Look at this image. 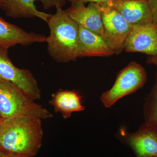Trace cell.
Segmentation results:
<instances>
[{
	"mask_svg": "<svg viewBox=\"0 0 157 157\" xmlns=\"http://www.w3.org/2000/svg\"><path fill=\"white\" fill-rule=\"evenodd\" d=\"M42 119L32 116H15L0 122V149L18 157H34L42 146Z\"/></svg>",
	"mask_w": 157,
	"mask_h": 157,
	"instance_id": "6da1fadb",
	"label": "cell"
},
{
	"mask_svg": "<svg viewBox=\"0 0 157 157\" xmlns=\"http://www.w3.org/2000/svg\"><path fill=\"white\" fill-rule=\"evenodd\" d=\"M56 9L47 22L50 30L46 40L48 54L57 63L74 61L79 58V26L66 10Z\"/></svg>",
	"mask_w": 157,
	"mask_h": 157,
	"instance_id": "7a4b0ae2",
	"label": "cell"
},
{
	"mask_svg": "<svg viewBox=\"0 0 157 157\" xmlns=\"http://www.w3.org/2000/svg\"><path fill=\"white\" fill-rule=\"evenodd\" d=\"M0 115L3 119L24 116L42 120L53 116L17 86L4 80H0Z\"/></svg>",
	"mask_w": 157,
	"mask_h": 157,
	"instance_id": "3957f363",
	"label": "cell"
},
{
	"mask_svg": "<svg viewBox=\"0 0 157 157\" xmlns=\"http://www.w3.org/2000/svg\"><path fill=\"white\" fill-rule=\"evenodd\" d=\"M147 81L144 68L136 62H131L119 72L114 84L102 94L100 100L104 107L110 108L121 98L143 87Z\"/></svg>",
	"mask_w": 157,
	"mask_h": 157,
	"instance_id": "277c9868",
	"label": "cell"
},
{
	"mask_svg": "<svg viewBox=\"0 0 157 157\" xmlns=\"http://www.w3.org/2000/svg\"><path fill=\"white\" fill-rule=\"evenodd\" d=\"M104 27V39L115 54L124 50V46L132 25L120 13L108 4L100 5Z\"/></svg>",
	"mask_w": 157,
	"mask_h": 157,
	"instance_id": "5b68a950",
	"label": "cell"
},
{
	"mask_svg": "<svg viewBox=\"0 0 157 157\" xmlns=\"http://www.w3.org/2000/svg\"><path fill=\"white\" fill-rule=\"evenodd\" d=\"M0 80L12 82L35 101L41 98V90L32 72L28 69L15 67L9 58L8 49L1 47Z\"/></svg>",
	"mask_w": 157,
	"mask_h": 157,
	"instance_id": "8992f818",
	"label": "cell"
},
{
	"mask_svg": "<svg viewBox=\"0 0 157 157\" xmlns=\"http://www.w3.org/2000/svg\"><path fill=\"white\" fill-rule=\"evenodd\" d=\"M124 50L157 56V24L152 22L132 26Z\"/></svg>",
	"mask_w": 157,
	"mask_h": 157,
	"instance_id": "52a82bcc",
	"label": "cell"
},
{
	"mask_svg": "<svg viewBox=\"0 0 157 157\" xmlns=\"http://www.w3.org/2000/svg\"><path fill=\"white\" fill-rule=\"evenodd\" d=\"M136 157H157V129L144 122L136 132L123 135Z\"/></svg>",
	"mask_w": 157,
	"mask_h": 157,
	"instance_id": "ba28073f",
	"label": "cell"
},
{
	"mask_svg": "<svg viewBox=\"0 0 157 157\" xmlns=\"http://www.w3.org/2000/svg\"><path fill=\"white\" fill-rule=\"evenodd\" d=\"M43 34L27 32L15 25L6 21L0 16V47L9 49L14 45L28 46L46 42Z\"/></svg>",
	"mask_w": 157,
	"mask_h": 157,
	"instance_id": "9c48e42d",
	"label": "cell"
},
{
	"mask_svg": "<svg viewBox=\"0 0 157 157\" xmlns=\"http://www.w3.org/2000/svg\"><path fill=\"white\" fill-rule=\"evenodd\" d=\"M69 16L78 25L104 37L101 6L97 3L72 6L66 10Z\"/></svg>",
	"mask_w": 157,
	"mask_h": 157,
	"instance_id": "30bf717a",
	"label": "cell"
},
{
	"mask_svg": "<svg viewBox=\"0 0 157 157\" xmlns=\"http://www.w3.org/2000/svg\"><path fill=\"white\" fill-rule=\"evenodd\" d=\"M107 4L117 10L132 26L153 22L147 0H113Z\"/></svg>",
	"mask_w": 157,
	"mask_h": 157,
	"instance_id": "8fae6325",
	"label": "cell"
},
{
	"mask_svg": "<svg viewBox=\"0 0 157 157\" xmlns=\"http://www.w3.org/2000/svg\"><path fill=\"white\" fill-rule=\"evenodd\" d=\"M78 48L79 57H108L115 54L103 37L80 26L78 30Z\"/></svg>",
	"mask_w": 157,
	"mask_h": 157,
	"instance_id": "7c38bea8",
	"label": "cell"
},
{
	"mask_svg": "<svg viewBox=\"0 0 157 157\" xmlns=\"http://www.w3.org/2000/svg\"><path fill=\"white\" fill-rule=\"evenodd\" d=\"M35 0H2L1 9L14 18L38 17L47 23L52 14L38 10Z\"/></svg>",
	"mask_w": 157,
	"mask_h": 157,
	"instance_id": "4fadbf2b",
	"label": "cell"
},
{
	"mask_svg": "<svg viewBox=\"0 0 157 157\" xmlns=\"http://www.w3.org/2000/svg\"><path fill=\"white\" fill-rule=\"evenodd\" d=\"M49 102L55 111L60 113L65 119L70 118L72 113L85 109L81 103V97L77 92L69 90H60L52 94Z\"/></svg>",
	"mask_w": 157,
	"mask_h": 157,
	"instance_id": "5bb4252c",
	"label": "cell"
},
{
	"mask_svg": "<svg viewBox=\"0 0 157 157\" xmlns=\"http://www.w3.org/2000/svg\"><path fill=\"white\" fill-rule=\"evenodd\" d=\"M155 81L144 105V122L157 129V65Z\"/></svg>",
	"mask_w": 157,
	"mask_h": 157,
	"instance_id": "9a60e30c",
	"label": "cell"
},
{
	"mask_svg": "<svg viewBox=\"0 0 157 157\" xmlns=\"http://www.w3.org/2000/svg\"><path fill=\"white\" fill-rule=\"evenodd\" d=\"M39 1L42 4V7L45 10H48L53 8H61L64 6L67 0H35Z\"/></svg>",
	"mask_w": 157,
	"mask_h": 157,
	"instance_id": "2e32d148",
	"label": "cell"
},
{
	"mask_svg": "<svg viewBox=\"0 0 157 157\" xmlns=\"http://www.w3.org/2000/svg\"><path fill=\"white\" fill-rule=\"evenodd\" d=\"M113 0H67L72 6L85 5L86 3H94L99 5L107 4Z\"/></svg>",
	"mask_w": 157,
	"mask_h": 157,
	"instance_id": "e0dca14e",
	"label": "cell"
},
{
	"mask_svg": "<svg viewBox=\"0 0 157 157\" xmlns=\"http://www.w3.org/2000/svg\"><path fill=\"white\" fill-rule=\"evenodd\" d=\"M151 10L153 22L157 24V0H147Z\"/></svg>",
	"mask_w": 157,
	"mask_h": 157,
	"instance_id": "ac0fdd59",
	"label": "cell"
},
{
	"mask_svg": "<svg viewBox=\"0 0 157 157\" xmlns=\"http://www.w3.org/2000/svg\"><path fill=\"white\" fill-rule=\"evenodd\" d=\"M147 63L150 65H157V56H148L146 60Z\"/></svg>",
	"mask_w": 157,
	"mask_h": 157,
	"instance_id": "d6986e66",
	"label": "cell"
},
{
	"mask_svg": "<svg viewBox=\"0 0 157 157\" xmlns=\"http://www.w3.org/2000/svg\"><path fill=\"white\" fill-rule=\"evenodd\" d=\"M0 157H18L6 153L0 149Z\"/></svg>",
	"mask_w": 157,
	"mask_h": 157,
	"instance_id": "ffe728a7",
	"label": "cell"
},
{
	"mask_svg": "<svg viewBox=\"0 0 157 157\" xmlns=\"http://www.w3.org/2000/svg\"><path fill=\"white\" fill-rule=\"evenodd\" d=\"M2 0H0V9H1V5H2Z\"/></svg>",
	"mask_w": 157,
	"mask_h": 157,
	"instance_id": "44dd1931",
	"label": "cell"
},
{
	"mask_svg": "<svg viewBox=\"0 0 157 157\" xmlns=\"http://www.w3.org/2000/svg\"><path fill=\"white\" fill-rule=\"evenodd\" d=\"M3 119L1 115H0V122H1V121H2V120Z\"/></svg>",
	"mask_w": 157,
	"mask_h": 157,
	"instance_id": "7402d4cb",
	"label": "cell"
}]
</instances>
